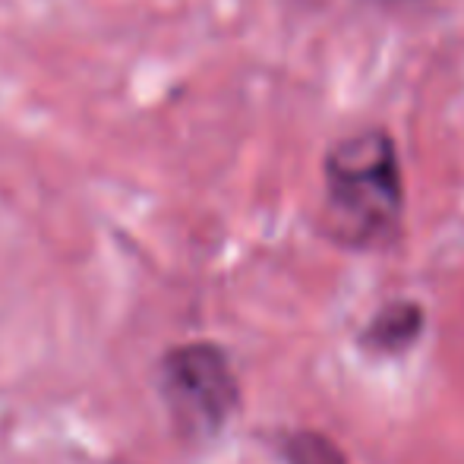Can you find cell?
Listing matches in <instances>:
<instances>
[{
	"mask_svg": "<svg viewBox=\"0 0 464 464\" xmlns=\"http://www.w3.org/2000/svg\"><path fill=\"white\" fill-rule=\"evenodd\" d=\"M404 171L395 136L379 123L351 130L323 155V225L348 250H382L404 225Z\"/></svg>",
	"mask_w": 464,
	"mask_h": 464,
	"instance_id": "obj_1",
	"label": "cell"
},
{
	"mask_svg": "<svg viewBox=\"0 0 464 464\" xmlns=\"http://www.w3.org/2000/svg\"><path fill=\"white\" fill-rule=\"evenodd\" d=\"M420 329V306L417 304H389L370 325V342L385 351H395L401 344L414 342Z\"/></svg>",
	"mask_w": 464,
	"mask_h": 464,
	"instance_id": "obj_3",
	"label": "cell"
},
{
	"mask_svg": "<svg viewBox=\"0 0 464 464\" xmlns=\"http://www.w3.org/2000/svg\"><path fill=\"white\" fill-rule=\"evenodd\" d=\"M287 464H348V459L323 433H297L287 442Z\"/></svg>",
	"mask_w": 464,
	"mask_h": 464,
	"instance_id": "obj_4",
	"label": "cell"
},
{
	"mask_svg": "<svg viewBox=\"0 0 464 464\" xmlns=\"http://www.w3.org/2000/svg\"><path fill=\"white\" fill-rule=\"evenodd\" d=\"M161 398L180 436L193 442L215 440L237 414V376L225 351L196 342L174 348L161 363Z\"/></svg>",
	"mask_w": 464,
	"mask_h": 464,
	"instance_id": "obj_2",
	"label": "cell"
}]
</instances>
